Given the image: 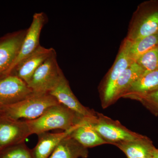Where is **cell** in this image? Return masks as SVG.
<instances>
[{
    "label": "cell",
    "mask_w": 158,
    "mask_h": 158,
    "mask_svg": "<svg viewBox=\"0 0 158 158\" xmlns=\"http://www.w3.org/2000/svg\"><path fill=\"white\" fill-rule=\"evenodd\" d=\"M83 119L85 118L75 112L59 104L49 108L38 118L26 121L31 135H38L52 130L67 131L79 124Z\"/></svg>",
    "instance_id": "1"
},
{
    "label": "cell",
    "mask_w": 158,
    "mask_h": 158,
    "mask_svg": "<svg viewBox=\"0 0 158 158\" xmlns=\"http://www.w3.org/2000/svg\"><path fill=\"white\" fill-rule=\"evenodd\" d=\"M158 33V0L138 5L131 19L126 39L135 41Z\"/></svg>",
    "instance_id": "2"
},
{
    "label": "cell",
    "mask_w": 158,
    "mask_h": 158,
    "mask_svg": "<svg viewBox=\"0 0 158 158\" xmlns=\"http://www.w3.org/2000/svg\"><path fill=\"white\" fill-rule=\"evenodd\" d=\"M59 103L49 94L33 93L21 101L4 106L2 115L12 119L32 120L42 115L48 109Z\"/></svg>",
    "instance_id": "3"
},
{
    "label": "cell",
    "mask_w": 158,
    "mask_h": 158,
    "mask_svg": "<svg viewBox=\"0 0 158 158\" xmlns=\"http://www.w3.org/2000/svg\"><path fill=\"white\" fill-rule=\"evenodd\" d=\"M130 41L124 38L119 47L115 62L105 77L100 87L103 108H107L114 102L116 83L123 71L134 63L129 55Z\"/></svg>",
    "instance_id": "4"
},
{
    "label": "cell",
    "mask_w": 158,
    "mask_h": 158,
    "mask_svg": "<svg viewBox=\"0 0 158 158\" xmlns=\"http://www.w3.org/2000/svg\"><path fill=\"white\" fill-rule=\"evenodd\" d=\"M96 115V118L88 120L94 129L107 144L114 145L118 142L134 141L143 137L128 129L119 121L98 112Z\"/></svg>",
    "instance_id": "5"
},
{
    "label": "cell",
    "mask_w": 158,
    "mask_h": 158,
    "mask_svg": "<svg viewBox=\"0 0 158 158\" xmlns=\"http://www.w3.org/2000/svg\"><path fill=\"white\" fill-rule=\"evenodd\" d=\"M63 74L55 52L35 71L28 86L33 93H49Z\"/></svg>",
    "instance_id": "6"
},
{
    "label": "cell",
    "mask_w": 158,
    "mask_h": 158,
    "mask_svg": "<svg viewBox=\"0 0 158 158\" xmlns=\"http://www.w3.org/2000/svg\"><path fill=\"white\" fill-rule=\"evenodd\" d=\"M27 32V30H21L0 38V79L10 75Z\"/></svg>",
    "instance_id": "7"
},
{
    "label": "cell",
    "mask_w": 158,
    "mask_h": 158,
    "mask_svg": "<svg viewBox=\"0 0 158 158\" xmlns=\"http://www.w3.org/2000/svg\"><path fill=\"white\" fill-rule=\"evenodd\" d=\"M59 103L75 112L83 118H96V112L85 107L79 101L71 89L69 83L64 74L49 93Z\"/></svg>",
    "instance_id": "8"
},
{
    "label": "cell",
    "mask_w": 158,
    "mask_h": 158,
    "mask_svg": "<svg viewBox=\"0 0 158 158\" xmlns=\"http://www.w3.org/2000/svg\"><path fill=\"white\" fill-rule=\"evenodd\" d=\"M31 135L25 120H16L0 115V150L23 143Z\"/></svg>",
    "instance_id": "9"
},
{
    "label": "cell",
    "mask_w": 158,
    "mask_h": 158,
    "mask_svg": "<svg viewBox=\"0 0 158 158\" xmlns=\"http://www.w3.org/2000/svg\"><path fill=\"white\" fill-rule=\"evenodd\" d=\"M47 17L44 12L34 14L30 27L27 30L17 58L10 69V75L18 64L36 50L39 46V39L41 30L45 24Z\"/></svg>",
    "instance_id": "10"
},
{
    "label": "cell",
    "mask_w": 158,
    "mask_h": 158,
    "mask_svg": "<svg viewBox=\"0 0 158 158\" xmlns=\"http://www.w3.org/2000/svg\"><path fill=\"white\" fill-rule=\"evenodd\" d=\"M33 93L27 84L18 77L10 75L0 79V104H13Z\"/></svg>",
    "instance_id": "11"
},
{
    "label": "cell",
    "mask_w": 158,
    "mask_h": 158,
    "mask_svg": "<svg viewBox=\"0 0 158 158\" xmlns=\"http://www.w3.org/2000/svg\"><path fill=\"white\" fill-rule=\"evenodd\" d=\"M55 52L53 48H45L40 45L36 50L18 64L11 75L18 77L28 85L35 71Z\"/></svg>",
    "instance_id": "12"
},
{
    "label": "cell",
    "mask_w": 158,
    "mask_h": 158,
    "mask_svg": "<svg viewBox=\"0 0 158 158\" xmlns=\"http://www.w3.org/2000/svg\"><path fill=\"white\" fill-rule=\"evenodd\" d=\"M158 90V70L144 73L123 93L121 98L138 101Z\"/></svg>",
    "instance_id": "13"
},
{
    "label": "cell",
    "mask_w": 158,
    "mask_h": 158,
    "mask_svg": "<svg viewBox=\"0 0 158 158\" xmlns=\"http://www.w3.org/2000/svg\"><path fill=\"white\" fill-rule=\"evenodd\" d=\"M77 125L62 132L52 133L45 132L37 135L38 142L35 147L31 150L33 157L48 158L59 143L65 137L70 135Z\"/></svg>",
    "instance_id": "14"
},
{
    "label": "cell",
    "mask_w": 158,
    "mask_h": 158,
    "mask_svg": "<svg viewBox=\"0 0 158 158\" xmlns=\"http://www.w3.org/2000/svg\"><path fill=\"white\" fill-rule=\"evenodd\" d=\"M114 145L123 152L127 158L152 157L155 148L151 140L145 136L134 141H122Z\"/></svg>",
    "instance_id": "15"
},
{
    "label": "cell",
    "mask_w": 158,
    "mask_h": 158,
    "mask_svg": "<svg viewBox=\"0 0 158 158\" xmlns=\"http://www.w3.org/2000/svg\"><path fill=\"white\" fill-rule=\"evenodd\" d=\"M88 119H83L72 132L70 136L87 148L107 144L94 129Z\"/></svg>",
    "instance_id": "16"
},
{
    "label": "cell",
    "mask_w": 158,
    "mask_h": 158,
    "mask_svg": "<svg viewBox=\"0 0 158 158\" xmlns=\"http://www.w3.org/2000/svg\"><path fill=\"white\" fill-rule=\"evenodd\" d=\"M88 154V148L69 135L59 143L48 158H87Z\"/></svg>",
    "instance_id": "17"
},
{
    "label": "cell",
    "mask_w": 158,
    "mask_h": 158,
    "mask_svg": "<svg viewBox=\"0 0 158 158\" xmlns=\"http://www.w3.org/2000/svg\"><path fill=\"white\" fill-rule=\"evenodd\" d=\"M143 69L137 62L131 64L119 77L117 83L114 95V102L121 98L123 93L134 82L144 74Z\"/></svg>",
    "instance_id": "18"
},
{
    "label": "cell",
    "mask_w": 158,
    "mask_h": 158,
    "mask_svg": "<svg viewBox=\"0 0 158 158\" xmlns=\"http://www.w3.org/2000/svg\"><path fill=\"white\" fill-rule=\"evenodd\" d=\"M130 42L129 55L133 62H136L142 55L158 46V33Z\"/></svg>",
    "instance_id": "19"
},
{
    "label": "cell",
    "mask_w": 158,
    "mask_h": 158,
    "mask_svg": "<svg viewBox=\"0 0 158 158\" xmlns=\"http://www.w3.org/2000/svg\"><path fill=\"white\" fill-rule=\"evenodd\" d=\"M136 62L142 67L144 73L158 70V46L142 55Z\"/></svg>",
    "instance_id": "20"
},
{
    "label": "cell",
    "mask_w": 158,
    "mask_h": 158,
    "mask_svg": "<svg viewBox=\"0 0 158 158\" xmlns=\"http://www.w3.org/2000/svg\"><path fill=\"white\" fill-rule=\"evenodd\" d=\"M0 158H34L31 150L25 142L6 148L0 150Z\"/></svg>",
    "instance_id": "21"
},
{
    "label": "cell",
    "mask_w": 158,
    "mask_h": 158,
    "mask_svg": "<svg viewBox=\"0 0 158 158\" xmlns=\"http://www.w3.org/2000/svg\"><path fill=\"white\" fill-rule=\"evenodd\" d=\"M138 101L156 115L158 114V90L141 98Z\"/></svg>",
    "instance_id": "22"
},
{
    "label": "cell",
    "mask_w": 158,
    "mask_h": 158,
    "mask_svg": "<svg viewBox=\"0 0 158 158\" xmlns=\"http://www.w3.org/2000/svg\"><path fill=\"white\" fill-rule=\"evenodd\" d=\"M152 157L154 158H158V149L155 148L152 152Z\"/></svg>",
    "instance_id": "23"
},
{
    "label": "cell",
    "mask_w": 158,
    "mask_h": 158,
    "mask_svg": "<svg viewBox=\"0 0 158 158\" xmlns=\"http://www.w3.org/2000/svg\"><path fill=\"white\" fill-rule=\"evenodd\" d=\"M3 106H4L3 105L0 104V115H2V113Z\"/></svg>",
    "instance_id": "24"
},
{
    "label": "cell",
    "mask_w": 158,
    "mask_h": 158,
    "mask_svg": "<svg viewBox=\"0 0 158 158\" xmlns=\"http://www.w3.org/2000/svg\"><path fill=\"white\" fill-rule=\"evenodd\" d=\"M149 158V157H143V158Z\"/></svg>",
    "instance_id": "25"
},
{
    "label": "cell",
    "mask_w": 158,
    "mask_h": 158,
    "mask_svg": "<svg viewBox=\"0 0 158 158\" xmlns=\"http://www.w3.org/2000/svg\"><path fill=\"white\" fill-rule=\"evenodd\" d=\"M150 158H154L153 157H151Z\"/></svg>",
    "instance_id": "26"
},
{
    "label": "cell",
    "mask_w": 158,
    "mask_h": 158,
    "mask_svg": "<svg viewBox=\"0 0 158 158\" xmlns=\"http://www.w3.org/2000/svg\"></svg>",
    "instance_id": "27"
}]
</instances>
